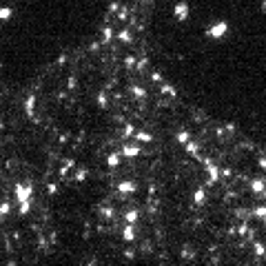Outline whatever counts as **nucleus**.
Wrapping results in <instances>:
<instances>
[{"instance_id": "nucleus-5", "label": "nucleus", "mask_w": 266, "mask_h": 266, "mask_svg": "<svg viewBox=\"0 0 266 266\" xmlns=\"http://www.w3.org/2000/svg\"><path fill=\"white\" fill-rule=\"evenodd\" d=\"M109 164L115 166V164H118V155H111V158H109Z\"/></svg>"}, {"instance_id": "nucleus-1", "label": "nucleus", "mask_w": 266, "mask_h": 266, "mask_svg": "<svg viewBox=\"0 0 266 266\" xmlns=\"http://www.w3.org/2000/svg\"><path fill=\"white\" fill-rule=\"evenodd\" d=\"M18 198H20V202L22 204H27V198H29V186H18Z\"/></svg>"}, {"instance_id": "nucleus-4", "label": "nucleus", "mask_w": 266, "mask_h": 266, "mask_svg": "<svg viewBox=\"0 0 266 266\" xmlns=\"http://www.w3.org/2000/svg\"><path fill=\"white\" fill-rule=\"evenodd\" d=\"M131 188H133V184H129V182H124V184L120 186V191H131Z\"/></svg>"}, {"instance_id": "nucleus-6", "label": "nucleus", "mask_w": 266, "mask_h": 266, "mask_svg": "<svg viewBox=\"0 0 266 266\" xmlns=\"http://www.w3.org/2000/svg\"><path fill=\"white\" fill-rule=\"evenodd\" d=\"M255 253H257V255H262V253H264V248L260 246V244H255Z\"/></svg>"}, {"instance_id": "nucleus-3", "label": "nucleus", "mask_w": 266, "mask_h": 266, "mask_svg": "<svg viewBox=\"0 0 266 266\" xmlns=\"http://www.w3.org/2000/svg\"><path fill=\"white\" fill-rule=\"evenodd\" d=\"M124 240H127V242H131V240H133V228H131V226H129L127 231H124Z\"/></svg>"}, {"instance_id": "nucleus-2", "label": "nucleus", "mask_w": 266, "mask_h": 266, "mask_svg": "<svg viewBox=\"0 0 266 266\" xmlns=\"http://www.w3.org/2000/svg\"><path fill=\"white\" fill-rule=\"evenodd\" d=\"M138 146H127V149H124V155H138Z\"/></svg>"}]
</instances>
